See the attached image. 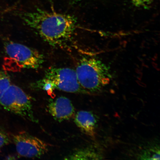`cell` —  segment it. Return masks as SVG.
Instances as JSON below:
<instances>
[{"mask_svg": "<svg viewBox=\"0 0 160 160\" xmlns=\"http://www.w3.org/2000/svg\"><path fill=\"white\" fill-rule=\"evenodd\" d=\"M18 15L44 41L60 48L68 47L77 27V19L73 16L55 11L37 8Z\"/></svg>", "mask_w": 160, "mask_h": 160, "instance_id": "6da1fadb", "label": "cell"}, {"mask_svg": "<svg viewBox=\"0 0 160 160\" xmlns=\"http://www.w3.org/2000/svg\"><path fill=\"white\" fill-rule=\"evenodd\" d=\"M75 71L80 85L90 94L101 91L112 78L109 66L94 57L82 58Z\"/></svg>", "mask_w": 160, "mask_h": 160, "instance_id": "7a4b0ae2", "label": "cell"}, {"mask_svg": "<svg viewBox=\"0 0 160 160\" xmlns=\"http://www.w3.org/2000/svg\"><path fill=\"white\" fill-rule=\"evenodd\" d=\"M6 57L3 67L5 71H21L22 69H38L44 62L43 56L39 51L22 44L12 41L4 44Z\"/></svg>", "mask_w": 160, "mask_h": 160, "instance_id": "3957f363", "label": "cell"}, {"mask_svg": "<svg viewBox=\"0 0 160 160\" xmlns=\"http://www.w3.org/2000/svg\"><path fill=\"white\" fill-rule=\"evenodd\" d=\"M3 108L34 122L38 120L33 111L31 98L21 88L11 85L0 98Z\"/></svg>", "mask_w": 160, "mask_h": 160, "instance_id": "277c9868", "label": "cell"}, {"mask_svg": "<svg viewBox=\"0 0 160 160\" xmlns=\"http://www.w3.org/2000/svg\"><path fill=\"white\" fill-rule=\"evenodd\" d=\"M41 79L48 84L53 91L58 89L69 93L90 94L80 85L75 70L70 68H50Z\"/></svg>", "mask_w": 160, "mask_h": 160, "instance_id": "5b68a950", "label": "cell"}, {"mask_svg": "<svg viewBox=\"0 0 160 160\" xmlns=\"http://www.w3.org/2000/svg\"><path fill=\"white\" fill-rule=\"evenodd\" d=\"M12 139L17 153L22 157L39 158L49 150V145L45 142L25 132L13 135Z\"/></svg>", "mask_w": 160, "mask_h": 160, "instance_id": "8992f818", "label": "cell"}, {"mask_svg": "<svg viewBox=\"0 0 160 160\" xmlns=\"http://www.w3.org/2000/svg\"><path fill=\"white\" fill-rule=\"evenodd\" d=\"M48 110L53 118L59 122L71 119L74 116L75 112L71 100L65 97L51 100L48 104Z\"/></svg>", "mask_w": 160, "mask_h": 160, "instance_id": "52a82bcc", "label": "cell"}, {"mask_svg": "<svg viewBox=\"0 0 160 160\" xmlns=\"http://www.w3.org/2000/svg\"><path fill=\"white\" fill-rule=\"evenodd\" d=\"M75 122L80 130L89 137L94 138L98 126V119L92 112L81 111L75 115Z\"/></svg>", "mask_w": 160, "mask_h": 160, "instance_id": "ba28073f", "label": "cell"}, {"mask_svg": "<svg viewBox=\"0 0 160 160\" xmlns=\"http://www.w3.org/2000/svg\"><path fill=\"white\" fill-rule=\"evenodd\" d=\"M101 152L92 147L78 149L67 156L66 160H99L103 159Z\"/></svg>", "mask_w": 160, "mask_h": 160, "instance_id": "9c48e42d", "label": "cell"}, {"mask_svg": "<svg viewBox=\"0 0 160 160\" xmlns=\"http://www.w3.org/2000/svg\"><path fill=\"white\" fill-rule=\"evenodd\" d=\"M11 85L9 75L6 71H0V98Z\"/></svg>", "mask_w": 160, "mask_h": 160, "instance_id": "30bf717a", "label": "cell"}, {"mask_svg": "<svg viewBox=\"0 0 160 160\" xmlns=\"http://www.w3.org/2000/svg\"><path fill=\"white\" fill-rule=\"evenodd\" d=\"M160 151L159 148H157L146 150L142 153L140 157V159L143 160H159Z\"/></svg>", "mask_w": 160, "mask_h": 160, "instance_id": "8fae6325", "label": "cell"}, {"mask_svg": "<svg viewBox=\"0 0 160 160\" xmlns=\"http://www.w3.org/2000/svg\"><path fill=\"white\" fill-rule=\"evenodd\" d=\"M131 1L135 7L147 9L151 5L153 0H131Z\"/></svg>", "mask_w": 160, "mask_h": 160, "instance_id": "7c38bea8", "label": "cell"}, {"mask_svg": "<svg viewBox=\"0 0 160 160\" xmlns=\"http://www.w3.org/2000/svg\"><path fill=\"white\" fill-rule=\"evenodd\" d=\"M10 142L9 135L3 130L0 129V149L9 144Z\"/></svg>", "mask_w": 160, "mask_h": 160, "instance_id": "4fadbf2b", "label": "cell"}, {"mask_svg": "<svg viewBox=\"0 0 160 160\" xmlns=\"http://www.w3.org/2000/svg\"><path fill=\"white\" fill-rule=\"evenodd\" d=\"M76 2L80 1H82V0H74Z\"/></svg>", "mask_w": 160, "mask_h": 160, "instance_id": "5bb4252c", "label": "cell"}]
</instances>
